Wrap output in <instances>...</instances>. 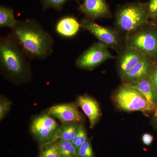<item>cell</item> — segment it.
<instances>
[{"label":"cell","instance_id":"1","mask_svg":"<svg viewBox=\"0 0 157 157\" xmlns=\"http://www.w3.org/2000/svg\"><path fill=\"white\" fill-rule=\"evenodd\" d=\"M11 33L31 60L45 59L53 52L54 40L36 20H18Z\"/></svg>","mask_w":157,"mask_h":157},{"label":"cell","instance_id":"2","mask_svg":"<svg viewBox=\"0 0 157 157\" xmlns=\"http://www.w3.org/2000/svg\"><path fill=\"white\" fill-rule=\"evenodd\" d=\"M31 59L11 33L0 39L1 67L9 77L19 81L29 78Z\"/></svg>","mask_w":157,"mask_h":157},{"label":"cell","instance_id":"3","mask_svg":"<svg viewBox=\"0 0 157 157\" xmlns=\"http://www.w3.org/2000/svg\"><path fill=\"white\" fill-rule=\"evenodd\" d=\"M148 3L134 2L122 5L116 12L115 23L119 30L128 34L148 25Z\"/></svg>","mask_w":157,"mask_h":157},{"label":"cell","instance_id":"4","mask_svg":"<svg viewBox=\"0 0 157 157\" xmlns=\"http://www.w3.org/2000/svg\"><path fill=\"white\" fill-rule=\"evenodd\" d=\"M126 46L157 59V29L145 26L128 34Z\"/></svg>","mask_w":157,"mask_h":157},{"label":"cell","instance_id":"5","mask_svg":"<svg viewBox=\"0 0 157 157\" xmlns=\"http://www.w3.org/2000/svg\"><path fill=\"white\" fill-rule=\"evenodd\" d=\"M114 100L118 107L125 111H152L143 95L128 83L123 85L118 89L114 95Z\"/></svg>","mask_w":157,"mask_h":157},{"label":"cell","instance_id":"6","mask_svg":"<svg viewBox=\"0 0 157 157\" xmlns=\"http://www.w3.org/2000/svg\"><path fill=\"white\" fill-rule=\"evenodd\" d=\"M58 124L51 116L42 114L36 117L31 125V132L41 147L58 139Z\"/></svg>","mask_w":157,"mask_h":157},{"label":"cell","instance_id":"7","mask_svg":"<svg viewBox=\"0 0 157 157\" xmlns=\"http://www.w3.org/2000/svg\"><path fill=\"white\" fill-rule=\"evenodd\" d=\"M107 47L100 42L94 43L77 59L76 66L81 69L92 70L107 60L113 58Z\"/></svg>","mask_w":157,"mask_h":157},{"label":"cell","instance_id":"8","mask_svg":"<svg viewBox=\"0 0 157 157\" xmlns=\"http://www.w3.org/2000/svg\"><path fill=\"white\" fill-rule=\"evenodd\" d=\"M81 28L94 35L100 42L113 49H117L121 40L117 32L112 29L99 25L94 21L85 18L82 20Z\"/></svg>","mask_w":157,"mask_h":157},{"label":"cell","instance_id":"9","mask_svg":"<svg viewBox=\"0 0 157 157\" xmlns=\"http://www.w3.org/2000/svg\"><path fill=\"white\" fill-rule=\"evenodd\" d=\"M78 10L86 18L91 20L111 16V12L106 0H83Z\"/></svg>","mask_w":157,"mask_h":157},{"label":"cell","instance_id":"10","mask_svg":"<svg viewBox=\"0 0 157 157\" xmlns=\"http://www.w3.org/2000/svg\"><path fill=\"white\" fill-rule=\"evenodd\" d=\"M48 114L58 119L64 123L76 122L82 120L76 104L73 103L59 104L52 107L47 111Z\"/></svg>","mask_w":157,"mask_h":157},{"label":"cell","instance_id":"11","mask_svg":"<svg viewBox=\"0 0 157 157\" xmlns=\"http://www.w3.org/2000/svg\"><path fill=\"white\" fill-rule=\"evenodd\" d=\"M153 59L145 56L135 67L122 77L125 83H129L148 77L155 64Z\"/></svg>","mask_w":157,"mask_h":157},{"label":"cell","instance_id":"12","mask_svg":"<svg viewBox=\"0 0 157 157\" xmlns=\"http://www.w3.org/2000/svg\"><path fill=\"white\" fill-rule=\"evenodd\" d=\"M145 56L137 49L127 48L119 59V70L121 77L122 78Z\"/></svg>","mask_w":157,"mask_h":157},{"label":"cell","instance_id":"13","mask_svg":"<svg viewBox=\"0 0 157 157\" xmlns=\"http://www.w3.org/2000/svg\"><path fill=\"white\" fill-rule=\"evenodd\" d=\"M77 104L87 116L90 127L93 128L100 116V108L97 101L89 96H80L77 99Z\"/></svg>","mask_w":157,"mask_h":157},{"label":"cell","instance_id":"14","mask_svg":"<svg viewBox=\"0 0 157 157\" xmlns=\"http://www.w3.org/2000/svg\"><path fill=\"white\" fill-rule=\"evenodd\" d=\"M80 28L81 24L75 17L67 16L62 17L57 22L55 30L61 36L69 39L76 36Z\"/></svg>","mask_w":157,"mask_h":157},{"label":"cell","instance_id":"15","mask_svg":"<svg viewBox=\"0 0 157 157\" xmlns=\"http://www.w3.org/2000/svg\"><path fill=\"white\" fill-rule=\"evenodd\" d=\"M138 90L146 98L152 111L157 107V94L151 83L148 77L128 83Z\"/></svg>","mask_w":157,"mask_h":157},{"label":"cell","instance_id":"16","mask_svg":"<svg viewBox=\"0 0 157 157\" xmlns=\"http://www.w3.org/2000/svg\"><path fill=\"white\" fill-rule=\"evenodd\" d=\"M18 20L14 17V12L11 8L4 6H0V28L15 27Z\"/></svg>","mask_w":157,"mask_h":157},{"label":"cell","instance_id":"17","mask_svg":"<svg viewBox=\"0 0 157 157\" xmlns=\"http://www.w3.org/2000/svg\"><path fill=\"white\" fill-rule=\"evenodd\" d=\"M80 125L75 122L66 123L59 127L58 139L71 141L78 133Z\"/></svg>","mask_w":157,"mask_h":157},{"label":"cell","instance_id":"18","mask_svg":"<svg viewBox=\"0 0 157 157\" xmlns=\"http://www.w3.org/2000/svg\"><path fill=\"white\" fill-rule=\"evenodd\" d=\"M57 144L60 157H79L78 151L71 141L59 140Z\"/></svg>","mask_w":157,"mask_h":157},{"label":"cell","instance_id":"19","mask_svg":"<svg viewBox=\"0 0 157 157\" xmlns=\"http://www.w3.org/2000/svg\"><path fill=\"white\" fill-rule=\"evenodd\" d=\"M40 157H60L57 142L42 147Z\"/></svg>","mask_w":157,"mask_h":157},{"label":"cell","instance_id":"20","mask_svg":"<svg viewBox=\"0 0 157 157\" xmlns=\"http://www.w3.org/2000/svg\"><path fill=\"white\" fill-rule=\"evenodd\" d=\"M69 0H41L43 9L52 8L58 11H62L63 7L66 2ZM78 3V5H80L79 0H74Z\"/></svg>","mask_w":157,"mask_h":157},{"label":"cell","instance_id":"21","mask_svg":"<svg viewBox=\"0 0 157 157\" xmlns=\"http://www.w3.org/2000/svg\"><path fill=\"white\" fill-rule=\"evenodd\" d=\"M88 139L86 132L83 127L80 125L78 133L76 136L71 140V142L73 144L77 150Z\"/></svg>","mask_w":157,"mask_h":157},{"label":"cell","instance_id":"22","mask_svg":"<svg viewBox=\"0 0 157 157\" xmlns=\"http://www.w3.org/2000/svg\"><path fill=\"white\" fill-rule=\"evenodd\" d=\"M78 153L79 157H94L92 147L88 139L78 148Z\"/></svg>","mask_w":157,"mask_h":157},{"label":"cell","instance_id":"23","mask_svg":"<svg viewBox=\"0 0 157 157\" xmlns=\"http://www.w3.org/2000/svg\"><path fill=\"white\" fill-rule=\"evenodd\" d=\"M11 105V101L5 99L1 98L0 102V119L1 120H2L6 114L9 112Z\"/></svg>","mask_w":157,"mask_h":157},{"label":"cell","instance_id":"24","mask_svg":"<svg viewBox=\"0 0 157 157\" xmlns=\"http://www.w3.org/2000/svg\"><path fill=\"white\" fill-rule=\"evenodd\" d=\"M150 18L154 20L157 16V0H150L148 2Z\"/></svg>","mask_w":157,"mask_h":157},{"label":"cell","instance_id":"25","mask_svg":"<svg viewBox=\"0 0 157 157\" xmlns=\"http://www.w3.org/2000/svg\"><path fill=\"white\" fill-rule=\"evenodd\" d=\"M149 79L157 94V63L155 64L151 73L148 76Z\"/></svg>","mask_w":157,"mask_h":157},{"label":"cell","instance_id":"26","mask_svg":"<svg viewBox=\"0 0 157 157\" xmlns=\"http://www.w3.org/2000/svg\"><path fill=\"white\" fill-rule=\"evenodd\" d=\"M142 140L144 144L147 146H149V145H151L152 142H153V137L151 135L146 133V134H144L142 136Z\"/></svg>","mask_w":157,"mask_h":157},{"label":"cell","instance_id":"27","mask_svg":"<svg viewBox=\"0 0 157 157\" xmlns=\"http://www.w3.org/2000/svg\"><path fill=\"white\" fill-rule=\"evenodd\" d=\"M155 114L157 116V107L156 109L155 110Z\"/></svg>","mask_w":157,"mask_h":157},{"label":"cell","instance_id":"28","mask_svg":"<svg viewBox=\"0 0 157 157\" xmlns=\"http://www.w3.org/2000/svg\"><path fill=\"white\" fill-rule=\"evenodd\" d=\"M154 20L155 21L157 22V16H156V18L154 19Z\"/></svg>","mask_w":157,"mask_h":157},{"label":"cell","instance_id":"29","mask_svg":"<svg viewBox=\"0 0 157 157\" xmlns=\"http://www.w3.org/2000/svg\"><path fill=\"white\" fill-rule=\"evenodd\" d=\"M156 123H157V117L156 118Z\"/></svg>","mask_w":157,"mask_h":157}]
</instances>
